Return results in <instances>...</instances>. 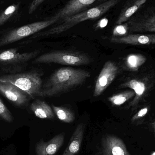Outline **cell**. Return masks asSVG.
I'll return each mask as SVG.
<instances>
[{
  "label": "cell",
  "instance_id": "1",
  "mask_svg": "<svg viewBox=\"0 0 155 155\" xmlns=\"http://www.w3.org/2000/svg\"><path fill=\"white\" fill-rule=\"evenodd\" d=\"M90 77L85 70L65 67L55 71L47 80L39 94L40 97H51L82 85Z\"/></svg>",
  "mask_w": 155,
  "mask_h": 155
},
{
  "label": "cell",
  "instance_id": "2",
  "mask_svg": "<svg viewBox=\"0 0 155 155\" xmlns=\"http://www.w3.org/2000/svg\"><path fill=\"white\" fill-rule=\"evenodd\" d=\"M121 0H107L95 7L83 11L74 15L62 19L61 24L50 30L38 34L35 37L58 35L68 31L78 24L86 21L97 19L115 6Z\"/></svg>",
  "mask_w": 155,
  "mask_h": 155
},
{
  "label": "cell",
  "instance_id": "3",
  "mask_svg": "<svg viewBox=\"0 0 155 155\" xmlns=\"http://www.w3.org/2000/svg\"><path fill=\"white\" fill-rule=\"evenodd\" d=\"M20 72L0 74V81L13 84L27 93L32 99L39 96L42 88V80L41 74L34 71Z\"/></svg>",
  "mask_w": 155,
  "mask_h": 155
},
{
  "label": "cell",
  "instance_id": "4",
  "mask_svg": "<svg viewBox=\"0 0 155 155\" xmlns=\"http://www.w3.org/2000/svg\"><path fill=\"white\" fill-rule=\"evenodd\" d=\"M38 51L20 53L18 48H10L0 52V69L2 73H13L21 71L25 64L35 58Z\"/></svg>",
  "mask_w": 155,
  "mask_h": 155
},
{
  "label": "cell",
  "instance_id": "5",
  "mask_svg": "<svg viewBox=\"0 0 155 155\" xmlns=\"http://www.w3.org/2000/svg\"><path fill=\"white\" fill-rule=\"evenodd\" d=\"M91 59L84 54L67 51H55L45 54L36 58L33 64L55 63L68 66L86 65Z\"/></svg>",
  "mask_w": 155,
  "mask_h": 155
},
{
  "label": "cell",
  "instance_id": "6",
  "mask_svg": "<svg viewBox=\"0 0 155 155\" xmlns=\"http://www.w3.org/2000/svg\"><path fill=\"white\" fill-rule=\"evenodd\" d=\"M59 21V19L53 16L50 20L35 22L11 29L5 33L0 37V47L8 45L33 35Z\"/></svg>",
  "mask_w": 155,
  "mask_h": 155
},
{
  "label": "cell",
  "instance_id": "7",
  "mask_svg": "<svg viewBox=\"0 0 155 155\" xmlns=\"http://www.w3.org/2000/svg\"><path fill=\"white\" fill-rule=\"evenodd\" d=\"M131 33L155 32V13L146 11L134 15L127 22Z\"/></svg>",
  "mask_w": 155,
  "mask_h": 155
},
{
  "label": "cell",
  "instance_id": "8",
  "mask_svg": "<svg viewBox=\"0 0 155 155\" xmlns=\"http://www.w3.org/2000/svg\"><path fill=\"white\" fill-rule=\"evenodd\" d=\"M0 94L18 107H24L31 99L27 93L8 82L0 81Z\"/></svg>",
  "mask_w": 155,
  "mask_h": 155
},
{
  "label": "cell",
  "instance_id": "9",
  "mask_svg": "<svg viewBox=\"0 0 155 155\" xmlns=\"http://www.w3.org/2000/svg\"><path fill=\"white\" fill-rule=\"evenodd\" d=\"M118 71V67L114 63L108 61L105 63L96 82L94 97H97L103 94L114 80Z\"/></svg>",
  "mask_w": 155,
  "mask_h": 155
},
{
  "label": "cell",
  "instance_id": "10",
  "mask_svg": "<svg viewBox=\"0 0 155 155\" xmlns=\"http://www.w3.org/2000/svg\"><path fill=\"white\" fill-rule=\"evenodd\" d=\"M100 155H130L122 139L111 135L102 138Z\"/></svg>",
  "mask_w": 155,
  "mask_h": 155
},
{
  "label": "cell",
  "instance_id": "11",
  "mask_svg": "<svg viewBox=\"0 0 155 155\" xmlns=\"http://www.w3.org/2000/svg\"><path fill=\"white\" fill-rule=\"evenodd\" d=\"M100 0H71L64 7L54 15V17L61 20L66 17L74 15L86 10L89 6Z\"/></svg>",
  "mask_w": 155,
  "mask_h": 155
},
{
  "label": "cell",
  "instance_id": "12",
  "mask_svg": "<svg viewBox=\"0 0 155 155\" xmlns=\"http://www.w3.org/2000/svg\"><path fill=\"white\" fill-rule=\"evenodd\" d=\"M110 42L133 45L155 44V34H130L124 37H112Z\"/></svg>",
  "mask_w": 155,
  "mask_h": 155
},
{
  "label": "cell",
  "instance_id": "13",
  "mask_svg": "<svg viewBox=\"0 0 155 155\" xmlns=\"http://www.w3.org/2000/svg\"><path fill=\"white\" fill-rule=\"evenodd\" d=\"M64 139V133H61L47 142L41 140L36 144V155H54L63 145Z\"/></svg>",
  "mask_w": 155,
  "mask_h": 155
},
{
  "label": "cell",
  "instance_id": "14",
  "mask_svg": "<svg viewBox=\"0 0 155 155\" xmlns=\"http://www.w3.org/2000/svg\"><path fill=\"white\" fill-rule=\"evenodd\" d=\"M84 128V124L83 123L77 126L62 155H75L78 153L83 141Z\"/></svg>",
  "mask_w": 155,
  "mask_h": 155
},
{
  "label": "cell",
  "instance_id": "15",
  "mask_svg": "<svg viewBox=\"0 0 155 155\" xmlns=\"http://www.w3.org/2000/svg\"><path fill=\"white\" fill-rule=\"evenodd\" d=\"M147 0H131L124 6L121 11L116 24L119 25L126 22L133 16Z\"/></svg>",
  "mask_w": 155,
  "mask_h": 155
},
{
  "label": "cell",
  "instance_id": "16",
  "mask_svg": "<svg viewBox=\"0 0 155 155\" xmlns=\"http://www.w3.org/2000/svg\"><path fill=\"white\" fill-rule=\"evenodd\" d=\"M32 112L37 117L41 119H52L54 114L51 107L46 102L40 99H36L31 105Z\"/></svg>",
  "mask_w": 155,
  "mask_h": 155
},
{
  "label": "cell",
  "instance_id": "17",
  "mask_svg": "<svg viewBox=\"0 0 155 155\" xmlns=\"http://www.w3.org/2000/svg\"><path fill=\"white\" fill-rule=\"evenodd\" d=\"M119 87L120 88L128 87L134 91L135 96L130 104L131 106L135 105L138 103L139 99L144 94L146 89L145 84L143 82L135 79H132L122 84Z\"/></svg>",
  "mask_w": 155,
  "mask_h": 155
},
{
  "label": "cell",
  "instance_id": "18",
  "mask_svg": "<svg viewBox=\"0 0 155 155\" xmlns=\"http://www.w3.org/2000/svg\"><path fill=\"white\" fill-rule=\"evenodd\" d=\"M146 61V57L143 54H130L126 58L125 66L129 71H137Z\"/></svg>",
  "mask_w": 155,
  "mask_h": 155
},
{
  "label": "cell",
  "instance_id": "19",
  "mask_svg": "<svg viewBox=\"0 0 155 155\" xmlns=\"http://www.w3.org/2000/svg\"><path fill=\"white\" fill-rule=\"evenodd\" d=\"M53 110L58 119L65 123H71L75 120L73 112L66 107L52 105Z\"/></svg>",
  "mask_w": 155,
  "mask_h": 155
},
{
  "label": "cell",
  "instance_id": "20",
  "mask_svg": "<svg viewBox=\"0 0 155 155\" xmlns=\"http://www.w3.org/2000/svg\"><path fill=\"white\" fill-rule=\"evenodd\" d=\"M135 95V93L134 91L127 90L110 97L108 100L113 106H118L124 104Z\"/></svg>",
  "mask_w": 155,
  "mask_h": 155
},
{
  "label": "cell",
  "instance_id": "21",
  "mask_svg": "<svg viewBox=\"0 0 155 155\" xmlns=\"http://www.w3.org/2000/svg\"><path fill=\"white\" fill-rule=\"evenodd\" d=\"M20 3L13 4L0 13V26L6 23L18 12Z\"/></svg>",
  "mask_w": 155,
  "mask_h": 155
},
{
  "label": "cell",
  "instance_id": "22",
  "mask_svg": "<svg viewBox=\"0 0 155 155\" xmlns=\"http://www.w3.org/2000/svg\"><path fill=\"white\" fill-rule=\"evenodd\" d=\"M0 119L11 123L13 121L14 117L12 113L0 98Z\"/></svg>",
  "mask_w": 155,
  "mask_h": 155
},
{
  "label": "cell",
  "instance_id": "23",
  "mask_svg": "<svg viewBox=\"0 0 155 155\" xmlns=\"http://www.w3.org/2000/svg\"><path fill=\"white\" fill-rule=\"evenodd\" d=\"M129 32V26L127 22L117 25L113 31V37H121L127 36Z\"/></svg>",
  "mask_w": 155,
  "mask_h": 155
},
{
  "label": "cell",
  "instance_id": "24",
  "mask_svg": "<svg viewBox=\"0 0 155 155\" xmlns=\"http://www.w3.org/2000/svg\"><path fill=\"white\" fill-rule=\"evenodd\" d=\"M108 22V19L106 17H104V18H102V19H100L99 21H98L96 23V24L94 25V27L96 30L103 29L107 25Z\"/></svg>",
  "mask_w": 155,
  "mask_h": 155
},
{
  "label": "cell",
  "instance_id": "25",
  "mask_svg": "<svg viewBox=\"0 0 155 155\" xmlns=\"http://www.w3.org/2000/svg\"><path fill=\"white\" fill-rule=\"evenodd\" d=\"M148 111V107H144L139 110L132 118V121H135L139 118L144 117Z\"/></svg>",
  "mask_w": 155,
  "mask_h": 155
},
{
  "label": "cell",
  "instance_id": "26",
  "mask_svg": "<svg viewBox=\"0 0 155 155\" xmlns=\"http://www.w3.org/2000/svg\"><path fill=\"white\" fill-rule=\"evenodd\" d=\"M43 1L44 0H33L29 7V14L33 13Z\"/></svg>",
  "mask_w": 155,
  "mask_h": 155
},
{
  "label": "cell",
  "instance_id": "27",
  "mask_svg": "<svg viewBox=\"0 0 155 155\" xmlns=\"http://www.w3.org/2000/svg\"><path fill=\"white\" fill-rule=\"evenodd\" d=\"M151 155H155V152H154L153 153H152Z\"/></svg>",
  "mask_w": 155,
  "mask_h": 155
},
{
  "label": "cell",
  "instance_id": "28",
  "mask_svg": "<svg viewBox=\"0 0 155 155\" xmlns=\"http://www.w3.org/2000/svg\"></svg>",
  "mask_w": 155,
  "mask_h": 155
}]
</instances>
